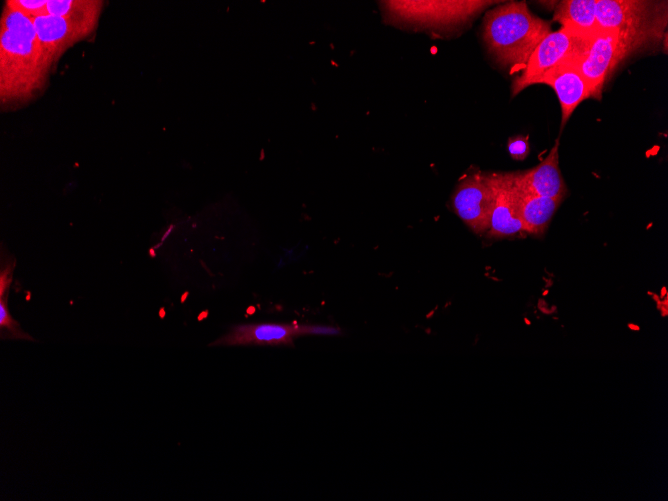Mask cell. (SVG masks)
<instances>
[{"label": "cell", "instance_id": "d6986e66", "mask_svg": "<svg viewBox=\"0 0 668 501\" xmlns=\"http://www.w3.org/2000/svg\"><path fill=\"white\" fill-rule=\"evenodd\" d=\"M508 151L514 159L517 160L524 159L529 152V145L527 139L519 137L509 140Z\"/></svg>", "mask_w": 668, "mask_h": 501}, {"label": "cell", "instance_id": "4fadbf2b", "mask_svg": "<svg viewBox=\"0 0 668 501\" xmlns=\"http://www.w3.org/2000/svg\"><path fill=\"white\" fill-rule=\"evenodd\" d=\"M515 186L518 195L519 216L524 234H543L560 202L552 198L529 193L518 187L516 183Z\"/></svg>", "mask_w": 668, "mask_h": 501}, {"label": "cell", "instance_id": "8fae6325", "mask_svg": "<svg viewBox=\"0 0 668 501\" xmlns=\"http://www.w3.org/2000/svg\"><path fill=\"white\" fill-rule=\"evenodd\" d=\"M576 59L561 62L546 72L537 82V84H547L555 91L561 106L562 127L576 107L590 97L589 87L577 67Z\"/></svg>", "mask_w": 668, "mask_h": 501}, {"label": "cell", "instance_id": "5b68a950", "mask_svg": "<svg viewBox=\"0 0 668 501\" xmlns=\"http://www.w3.org/2000/svg\"><path fill=\"white\" fill-rule=\"evenodd\" d=\"M592 37H584L562 27L550 32L536 46L522 73L515 78L512 85L513 96L526 87L537 84L546 72L561 62L580 57L586 51Z\"/></svg>", "mask_w": 668, "mask_h": 501}, {"label": "cell", "instance_id": "9a60e30c", "mask_svg": "<svg viewBox=\"0 0 668 501\" xmlns=\"http://www.w3.org/2000/svg\"><path fill=\"white\" fill-rule=\"evenodd\" d=\"M103 4L100 0H47L46 12L57 17H100Z\"/></svg>", "mask_w": 668, "mask_h": 501}, {"label": "cell", "instance_id": "ac0fdd59", "mask_svg": "<svg viewBox=\"0 0 668 501\" xmlns=\"http://www.w3.org/2000/svg\"><path fill=\"white\" fill-rule=\"evenodd\" d=\"M15 266V259L5 261L0 272V298L8 295L9 286L13 279V270Z\"/></svg>", "mask_w": 668, "mask_h": 501}, {"label": "cell", "instance_id": "8992f818", "mask_svg": "<svg viewBox=\"0 0 668 501\" xmlns=\"http://www.w3.org/2000/svg\"><path fill=\"white\" fill-rule=\"evenodd\" d=\"M495 198L494 174L472 172L457 184L451 204L454 212L476 234H486Z\"/></svg>", "mask_w": 668, "mask_h": 501}, {"label": "cell", "instance_id": "2e32d148", "mask_svg": "<svg viewBox=\"0 0 668 501\" xmlns=\"http://www.w3.org/2000/svg\"><path fill=\"white\" fill-rule=\"evenodd\" d=\"M8 295L0 298V330L3 339L34 340L29 334L20 328V324L14 320L7 305Z\"/></svg>", "mask_w": 668, "mask_h": 501}, {"label": "cell", "instance_id": "ba28073f", "mask_svg": "<svg viewBox=\"0 0 668 501\" xmlns=\"http://www.w3.org/2000/svg\"><path fill=\"white\" fill-rule=\"evenodd\" d=\"M624 58L618 33L600 28L591 38L586 51L576 59L577 67L589 87L590 97L601 98L608 76Z\"/></svg>", "mask_w": 668, "mask_h": 501}, {"label": "cell", "instance_id": "e0dca14e", "mask_svg": "<svg viewBox=\"0 0 668 501\" xmlns=\"http://www.w3.org/2000/svg\"><path fill=\"white\" fill-rule=\"evenodd\" d=\"M5 3L30 17L47 14V0H7Z\"/></svg>", "mask_w": 668, "mask_h": 501}, {"label": "cell", "instance_id": "52a82bcc", "mask_svg": "<svg viewBox=\"0 0 668 501\" xmlns=\"http://www.w3.org/2000/svg\"><path fill=\"white\" fill-rule=\"evenodd\" d=\"M35 30L50 69L73 44L96 29L99 17H57L48 14L32 17Z\"/></svg>", "mask_w": 668, "mask_h": 501}, {"label": "cell", "instance_id": "3957f363", "mask_svg": "<svg viewBox=\"0 0 668 501\" xmlns=\"http://www.w3.org/2000/svg\"><path fill=\"white\" fill-rule=\"evenodd\" d=\"M666 7V1L597 0L596 17L599 28L618 33L627 57L663 36Z\"/></svg>", "mask_w": 668, "mask_h": 501}, {"label": "cell", "instance_id": "6da1fadb", "mask_svg": "<svg viewBox=\"0 0 668 501\" xmlns=\"http://www.w3.org/2000/svg\"><path fill=\"white\" fill-rule=\"evenodd\" d=\"M33 18L5 3L0 21V101L4 106L29 100L47 81Z\"/></svg>", "mask_w": 668, "mask_h": 501}, {"label": "cell", "instance_id": "30bf717a", "mask_svg": "<svg viewBox=\"0 0 668 501\" xmlns=\"http://www.w3.org/2000/svg\"><path fill=\"white\" fill-rule=\"evenodd\" d=\"M494 180L495 198L486 235L502 238L524 234L513 173L494 174Z\"/></svg>", "mask_w": 668, "mask_h": 501}, {"label": "cell", "instance_id": "277c9868", "mask_svg": "<svg viewBox=\"0 0 668 501\" xmlns=\"http://www.w3.org/2000/svg\"><path fill=\"white\" fill-rule=\"evenodd\" d=\"M391 23L423 30L457 27L492 5L493 1H383Z\"/></svg>", "mask_w": 668, "mask_h": 501}, {"label": "cell", "instance_id": "7c38bea8", "mask_svg": "<svg viewBox=\"0 0 668 501\" xmlns=\"http://www.w3.org/2000/svg\"><path fill=\"white\" fill-rule=\"evenodd\" d=\"M558 147L559 140H556L547 157L537 166L526 172L513 173L516 185L534 195L561 202L567 188L559 169Z\"/></svg>", "mask_w": 668, "mask_h": 501}, {"label": "cell", "instance_id": "7a4b0ae2", "mask_svg": "<svg viewBox=\"0 0 668 501\" xmlns=\"http://www.w3.org/2000/svg\"><path fill=\"white\" fill-rule=\"evenodd\" d=\"M550 22L534 15L525 2H507L486 12L482 36L488 53L511 73L522 70L550 31Z\"/></svg>", "mask_w": 668, "mask_h": 501}, {"label": "cell", "instance_id": "5bb4252c", "mask_svg": "<svg viewBox=\"0 0 668 501\" xmlns=\"http://www.w3.org/2000/svg\"><path fill=\"white\" fill-rule=\"evenodd\" d=\"M597 0H565L557 4L554 20L562 28L584 37L594 36L599 28L596 17Z\"/></svg>", "mask_w": 668, "mask_h": 501}, {"label": "cell", "instance_id": "9c48e42d", "mask_svg": "<svg viewBox=\"0 0 668 501\" xmlns=\"http://www.w3.org/2000/svg\"><path fill=\"white\" fill-rule=\"evenodd\" d=\"M306 334H313V326L294 323L239 324L209 346H292L295 338Z\"/></svg>", "mask_w": 668, "mask_h": 501}, {"label": "cell", "instance_id": "ffe728a7", "mask_svg": "<svg viewBox=\"0 0 668 501\" xmlns=\"http://www.w3.org/2000/svg\"><path fill=\"white\" fill-rule=\"evenodd\" d=\"M172 228H173V226H171V227L164 233V235L162 236V238H161V243H162V244H163V242L168 238L169 234H170L171 231H172Z\"/></svg>", "mask_w": 668, "mask_h": 501}]
</instances>
